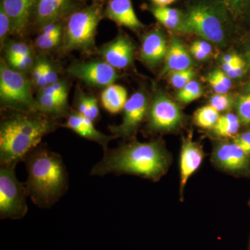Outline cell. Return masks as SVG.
Returning <instances> with one entry per match:
<instances>
[{
  "label": "cell",
  "instance_id": "cell-1",
  "mask_svg": "<svg viewBox=\"0 0 250 250\" xmlns=\"http://www.w3.org/2000/svg\"><path fill=\"white\" fill-rule=\"evenodd\" d=\"M170 164V154L161 141H133L115 149H104L103 158L92 167L90 174H130L157 182L165 175Z\"/></svg>",
  "mask_w": 250,
  "mask_h": 250
},
{
  "label": "cell",
  "instance_id": "cell-2",
  "mask_svg": "<svg viewBox=\"0 0 250 250\" xmlns=\"http://www.w3.org/2000/svg\"><path fill=\"white\" fill-rule=\"evenodd\" d=\"M28 195L41 208H49L68 190L69 174L60 154L40 144L24 159Z\"/></svg>",
  "mask_w": 250,
  "mask_h": 250
},
{
  "label": "cell",
  "instance_id": "cell-3",
  "mask_svg": "<svg viewBox=\"0 0 250 250\" xmlns=\"http://www.w3.org/2000/svg\"><path fill=\"white\" fill-rule=\"evenodd\" d=\"M13 111L0 125V166H17L57 126L54 118L39 112Z\"/></svg>",
  "mask_w": 250,
  "mask_h": 250
},
{
  "label": "cell",
  "instance_id": "cell-4",
  "mask_svg": "<svg viewBox=\"0 0 250 250\" xmlns=\"http://www.w3.org/2000/svg\"><path fill=\"white\" fill-rule=\"evenodd\" d=\"M182 32L223 46L236 22L218 0H190L187 4Z\"/></svg>",
  "mask_w": 250,
  "mask_h": 250
},
{
  "label": "cell",
  "instance_id": "cell-5",
  "mask_svg": "<svg viewBox=\"0 0 250 250\" xmlns=\"http://www.w3.org/2000/svg\"><path fill=\"white\" fill-rule=\"evenodd\" d=\"M103 17V6L96 2L70 14L65 25L64 49H91L95 45L97 29Z\"/></svg>",
  "mask_w": 250,
  "mask_h": 250
},
{
  "label": "cell",
  "instance_id": "cell-6",
  "mask_svg": "<svg viewBox=\"0 0 250 250\" xmlns=\"http://www.w3.org/2000/svg\"><path fill=\"white\" fill-rule=\"evenodd\" d=\"M0 99L3 107L12 111L39 112L29 80L4 61L0 67Z\"/></svg>",
  "mask_w": 250,
  "mask_h": 250
},
{
  "label": "cell",
  "instance_id": "cell-7",
  "mask_svg": "<svg viewBox=\"0 0 250 250\" xmlns=\"http://www.w3.org/2000/svg\"><path fill=\"white\" fill-rule=\"evenodd\" d=\"M16 166H0V218L21 220L27 215L28 192L16 174Z\"/></svg>",
  "mask_w": 250,
  "mask_h": 250
},
{
  "label": "cell",
  "instance_id": "cell-8",
  "mask_svg": "<svg viewBox=\"0 0 250 250\" xmlns=\"http://www.w3.org/2000/svg\"><path fill=\"white\" fill-rule=\"evenodd\" d=\"M147 129L152 132H168L182 125L184 115L175 102L166 94L156 93L149 105Z\"/></svg>",
  "mask_w": 250,
  "mask_h": 250
},
{
  "label": "cell",
  "instance_id": "cell-9",
  "mask_svg": "<svg viewBox=\"0 0 250 250\" xmlns=\"http://www.w3.org/2000/svg\"><path fill=\"white\" fill-rule=\"evenodd\" d=\"M149 98L143 90L133 94L128 99L123 108V121L116 126H110L108 129L116 138L131 139L134 137L139 126L142 124L149 111Z\"/></svg>",
  "mask_w": 250,
  "mask_h": 250
},
{
  "label": "cell",
  "instance_id": "cell-10",
  "mask_svg": "<svg viewBox=\"0 0 250 250\" xmlns=\"http://www.w3.org/2000/svg\"><path fill=\"white\" fill-rule=\"evenodd\" d=\"M68 72L87 84L95 86L107 87L120 78L116 69L106 62H76L69 67Z\"/></svg>",
  "mask_w": 250,
  "mask_h": 250
},
{
  "label": "cell",
  "instance_id": "cell-11",
  "mask_svg": "<svg viewBox=\"0 0 250 250\" xmlns=\"http://www.w3.org/2000/svg\"><path fill=\"white\" fill-rule=\"evenodd\" d=\"M213 160L221 170L231 173L246 172L249 170V157L234 143L220 142L215 146Z\"/></svg>",
  "mask_w": 250,
  "mask_h": 250
},
{
  "label": "cell",
  "instance_id": "cell-12",
  "mask_svg": "<svg viewBox=\"0 0 250 250\" xmlns=\"http://www.w3.org/2000/svg\"><path fill=\"white\" fill-rule=\"evenodd\" d=\"M135 47L125 34H119L114 40L103 46L100 54L105 62L116 69L129 67L134 59Z\"/></svg>",
  "mask_w": 250,
  "mask_h": 250
},
{
  "label": "cell",
  "instance_id": "cell-13",
  "mask_svg": "<svg viewBox=\"0 0 250 250\" xmlns=\"http://www.w3.org/2000/svg\"><path fill=\"white\" fill-rule=\"evenodd\" d=\"M167 45L162 29L155 28L143 36L140 57L148 66L155 68L165 60Z\"/></svg>",
  "mask_w": 250,
  "mask_h": 250
},
{
  "label": "cell",
  "instance_id": "cell-14",
  "mask_svg": "<svg viewBox=\"0 0 250 250\" xmlns=\"http://www.w3.org/2000/svg\"><path fill=\"white\" fill-rule=\"evenodd\" d=\"M204 157L205 153L201 146L188 138L183 140L179 160L181 196L183 195L188 181L201 166Z\"/></svg>",
  "mask_w": 250,
  "mask_h": 250
},
{
  "label": "cell",
  "instance_id": "cell-15",
  "mask_svg": "<svg viewBox=\"0 0 250 250\" xmlns=\"http://www.w3.org/2000/svg\"><path fill=\"white\" fill-rule=\"evenodd\" d=\"M75 6L74 0H36L33 18L36 25L42 27L58 22Z\"/></svg>",
  "mask_w": 250,
  "mask_h": 250
},
{
  "label": "cell",
  "instance_id": "cell-16",
  "mask_svg": "<svg viewBox=\"0 0 250 250\" xmlns=\"http://www.w3.org/2000/svg\"><path fill=\"white\" fill-rule=\"evenodd\" d=\"M105 16L118 25L131 30H141L145 27L135 12L131 0H108Z\"/></svg>",
  "mask_w": 250,
  "mask_h": 250
},
{
  "label": "cell",
  "instance_id": "cell-17",
  "mask_svg": "<svg viewBox=\"0 0 250 250\" xmlns=\"http://www.w3.org/2000/svg\"><path fill=\"white\" fill-rule=\"evenodd\" d=\"M36 0H1V4L11 20L12 31L18 35L25 31L33 17Z\"/></svg>",
  "mask_w": 250,
  "mask_h": 250
},
{
  "label": "cell",
  "instance_id": "cell-18",
  "mask_svg": "<svg viewBox=\"0 0 250 250\" xmlns=\"http://www.w3.org/2000/svg\"><path fill=\"white\" fill-rule=\"evenodd\" d=\"M62 126L71 129L85 139L98 143L103 147L104 150L107 149L108 143L111 140L116 139L113 135L108 136L100 132L95 127L93 121L82 116L77 111L70 113L67 116L66 122Z\"/></svg>",
  "mask_w": 250,
  "mask_h": 250
},
{
  "label": "cell",
  "instance_id": "cell-19",
  "mask_svg": "<svg viewBox=\"0 0 250 250\" xmlns=\"http://www.w3.org/2000/svg\"><path fill=\"white\" fill-rule=\"evenodd\" d=\"M195 65L194 59L177 36L171 38L165 59V65L161 76L169 72L191 68Z\"/></svg>",
  "mask_w": 250,
  "mask_h": 250
},
{
  "label": "cell",
  "instance_id": "cell-20",
  "mask_svg": "<svg viewBox=\"0 0 250 250\" xmlns=\"http://www.w3.org/2000/svg\"><path fill=\"white\" fill-rule=\"evenodd\" d=\"M156 21L169 30L182 32L185 14L184 11L170 6H153L149 9Z\"/></svg>",
  "mask_w": 250,
  "mask_h": 250
},
{
  "label": "cell",
  "instance_id": "cell-21",
  "mask_svg": "<svg viewBox=\"0 0 250 250\" xmlns=\"http://www.w3.org/2000/svg\"><path fill=\"white\" fill-rule=\"evenodd\" d=\"M127 100L126 88L114 83L106 87L101 95L103 107L112 114H116L123 111Z\"/></svg>",
  "mask_w": 250,
  "mask_h": 250
},
{
  "label": "cell",
  "instance_id": "cell-22",
  "mask_svg": "<svg viewBox=\"0 0 250 250\" xmlns=\"http://www.w3.org/2000/svg\"><path fill=\"white\" fill-rule=\"evenodd\" d=\"M241 121L237 115L232 113L220 116L216 124L213 127V133L219 137H234L238 132Z\"/></svg>",
  "mask_w": 250,
  "mask_h": 250
},
{
  "label": "cell",
  "instance_id": "cell-23",
  "mask_svg": "<svg viewBox=\"0 0 250 250\" xmlns=\"http://www.w3.org/2000/svg\"><path fill=\"white\" fill-rule=\"evenodd\" d=\"M220 116V113L213 106L208 104L202 106L195 111L194 114V123L199 127L213 129Z\"/></svg>",
  "mask_w": 250,
  "mask_h": 250
},
{
  "label": "cell",
  "instance_id": "cell-24",
  "mask_svg": "<svg viewBox=\"0 0 250 250\" xmlns=\"http://www.w3.org/2000/svg\"><path fill=\"white\" fill-rule=\"evenodd\" d=\"M203 94V90L200 83L195 80H192L188 84L179 90L176 98L180 103L189 104L200 98Z\"/></svg>",
  "mask_w": 250,
  "mask_h": 250
},
{
  "label": "cell",
  "instance_id": "cell-25",
  "mask_svg": "<svg viewBox=\"0 0 250 250\" xmlns=\"http://www.w3.org/2000/svg\"><path fill=\"white\" fill-rule=\"evenodd\" d=\"M166 75L169 83L174 88L180 90L189 82L194 80V78L196 76V72L191 67L186 70L170 72Z\"/></svg>",
  "mask_w": 250,
  "mask_h": 250
},
{
  "label": "cell",
  "instance_id": "cell-26",
  "mask_svg": "<svg viewBox=\"0 0 250 250\" xmlns=\"http://www.w3.org/2000/svg\"><path fill=\"white\" fill-rule=\"evenodd\" d=\"M237 23L244 21L249 0H218Z\"/></svg>",
  "mask_w": 250,
  "mask_h": 250
},
{
  "label": "cell",
  "instance_id": "cell-27",
  "mask_svg": "<svg viewBox=\"0 0 250 250\" xmlns=\"http://www.w3.org/2000/svg\"><path fill=\"white\" fill-rule=\"evenodd\" d=\"M236 108L237 116L241 123L244 125H250V95H241L236 100Z\"/></svg>",
  "mask_w": 250,
  "mask_h": 250
},
{
  "label": "cell",
  "instance_id": "cell-28",
  "mask_svg": "<svg viewBox=\"0 0 250 250\" xmlns=\"http://www.w3.org/2000/svg\"><path fill=\"white\" fill-rule=\"evenodd\" d=\"M209 105L220 113L229 110L232 106L233 100L228 93H215L210 97Z\"/></svg>",
  "mask_w": 250,
  "mask_h": 250
},
{
  "label": "cell",
  "instance_id": "cell-29",
  "mask_svg": "<svg viewBox=\"0 0 250 250\" xmlns=\"http://www.w3.org/2000/svg\"><path fill=\"white\" fill-rule=\"evenodd\" d=\"M29 53H31L30 47L24 42H12L6 49V58L9 62Z\"/></svg>",
  "mask_w": 250,
  "mask_h": 250
},
{
  "label": "cell",
  "instance_id": "cell-30",
  "mask_svg": "<svg viewBox=\"0 0 250 250\" xmlns=\"http://www.w3.org/2000/svg\"><path fill=\"white\" fill-rule=\"evenodd\" d=\"M39 93L50 95L54 98L67 100V85L63 82L59 81L52 84L47 85L45 88H41Z\"/></svg>",
  "mask_w": 250,
  "mask_h": 250
},
{
  "label": "cell",
  "instance_id": "cell-31",
  "mask_svg": "<svg viewBox=\"0 0 250 250\" xmlns=\"http://www.w3.org/2000/svg\"><path fill=\"white\" fill-rule=\"evenodd\" d=\"M62 34L48 36L40 34L36 40V44L42 50H49L57 47L60 43Z\"/></svg>",
  "mask_w": 250,
  "mask_h": 250
},
{
  "label": "cell",
  "instance_id": "cell-32",
  "mask_svg": "<svg viewBox=\"0 0 250 250\" xmlns=\"http://www.w3.org/2000/svg\"><path fill=\"white\" fill-rule=\"evenodd\" d=\"M32 80L34 84L40 88H45L47 83L44 73L43 59H40L34 65L32 71Z\"/></svg>",
  "mask_w": 250,
  "mask_h": 250
},
{
  "label": "cell",
  "instance_id": "cell-33",
  "mask_svg": "<svg viewBox=\"0 0 250 250\" xmlns=\"http://www.w3.org/2000/svg\"><path fill=\"white\" fill-rule=\"evenodd\" d=\"M12 25L9 16L6 14L3 6L0 4V40L1 45L4 44L8 34L11 33Z\"/></svg>",
  "mask_w": 250,
  "mask_h": 250
},
{
  "label": "cell",
  "instance_id": "cell-34",
  "mask_svg": "<svg viewBox=\"0 0 250 250\" xmlns=\"http://www.w3.org/2000/svg\"><path fill=\"white\" fill-rule=\"evenodd\" d=\"M12 68L18 72L26 71L33 65L32 53L26 54L9 62Z\"/></svg>",
  "mask_w": 250,
  "mask_h": 250
},
{
  "label": "cell",
  "instance_id": "cell-35",
  "mask_svg": "<svg viewBox=\"0 0 250 250\" xmlns=\"http://www.w3.org/2000/svg\"><path fill=\"white\" fill-rule=\"evenodd\" d=\"M233 142L241 147L248 157H250V131L237 134L233 137Z\"/></svg>",
  "mask_w": 250,
  "mask_h": 250
},
{
  "label": "cell",
  "instance_id": "cell-36",
  "mask_svg": "<svg viewBox=\"0 0 250 250\" xmlns=\"http://www.w3.org/2000/svg\"><path fill=\"white\" fill-rule=\"evenodd\" d=\"M44 73H45L47 85L52 84L59 82L58 75L56 72L55 69L52 66L50 62L43 59Z\"/></svg>",
  "mask_w": 250,
  "mask_h": 250
},
{
  "label": "cell",
  "instance_id": "cell-37",
  "mask_svg": "<svg viewBox=\"0 0 250 250\" xmlns=\"http://www.w3.org/2000/svg\"><path fill=\"white\" fill-rule=\"evenodd\" d=\"M215 80L218 81L224 86L226 87L228 89H231L232 87V81L227 75L225 72L220 69H215L209 73Z\"/></svg>",
  "mask_w": 250,
  "mask_h": 250
},
{
  "label": "cell",
  "instance_id": "cell-38",
  "mask_svg": "<svg viewBox=\"0 0 250 250\" xmlns=\"http://www.w3.org/2000/svg\"><path fill=\"white\" fill-rule=\"evenodd\" d=\"M90 110V120L93 122L98 121L100 118V108L98 100L93 96H87Z\"/></svg>",
  "mask_w": 250,
  "mask_h": 250
},
{
  "label": "cell",
  "instance_id": "cell-39",
  "mask_svg": "<svg viewBox=\"0 0 250 250\" xmlns=\"http://www.w3.org/2000/svg\"><path fill=\"white\" fill-rule=\"evenodd\" d=\"M206 80L209 83L212 89L215 92V93L218 94H227L228 93L229 89L226 87L224 86L222 83H220L218 80H215L214 77L208 74L206 77Z\"/></svg>",
  "mask_w": 250,
  "mask_h": 250
},
{
  "label": "cell",
  "instance_id": "cell-40",
  "mask_svg": "<svg viewBox=\"0 0 250 250\" xmlns=\"http://www.w3.org/2000/svg\"><path fill=\"white\" fill-rule=\"evenodd\" d=\"M76 111L82 116L90 119L89 105H88L87 96L83 95V96L80 97V98L79 99L78 103L77 104Z\"/></svg>",
  "mask_w": 250,
  "mask_h": 250
},
{
  "label": "cell",
  "instance_id": "cell-41",
  "mask_svg": "<svg viewBox=\"0 0 250 250\" xmlns=\"http://www.w3.org/2000/svg\"><path fill=\"white\" fill-rule=\"evenodd\" d=\"M246 72V62H243V63L236 64L231 70L226 72V74L231 80H234V79L240 78V77L244 75Z\"/></svg>",
  "mask_w": 250,
  "mask_h": 250
},
{
  "label": "cell",
  "instance_id": "cell-42",
  "mask_svg": "<svg viewBox=\"0 0 250 250\" xmlns=\"http://www.w3.org/2000/svg\"><path fill=\"white\" fill-rule=\"evenodd\" d=\"M222 62L233 64H241L245 62L244 60L240 56L233 53L225 54L222 59Z\"/></svg>",
  "mask_w": 250,
  "mask_h": 250
},
{
  "label": "cell",
  "instance_id": "cell-43",
  "mask_svg": "<svg viewBox=\"0 0 250 250\" xmlns=\"http://www.w3.org/2000/svg\"><path fill=\"white\" fill-rule=\"evenodd\" d=\"M154 6H169L170 5L173 4L177 0H151Z\"/></svg>",
  "mask_w": 250,
  "mask_h": 250
},
{
  "label": "cell",
  "instance_id": "cell-44",
  "mask_svg": "<svg viewBox=\"0 0 250 250\" xmlns=\"http://www.w3.org/2000/svg\"><path fill=\"white\" fill-rule=\"evenodd\" d=\"M249 20L250 21V0L248 1V6H247L246 15H245L244 21Z\"/></svg>",
  "mask_w": 250,
  "mask_h": 250
},
{
  "label": "cell",
  "instance_id": "cell-45",
  "mask_svg": "<svg viewBox=\"0 0 250 250\" xmlns=\"http://www.w3.org/2000/svg\"><path fill=\"white\" fill-rule=\"evenodd\" d=\"M246 91L247 93L246 94H248V95H250V81L249 82H248V84H247V85H246Z\"/></svg>",
  "mask_w": 250,
  "mask_h": 250
},
{
  "label": "cell",
  "instance_id": "cell-46",
  "mask_svg": "<svg viewBox=\"0 0 250 250\" xmlns=\"http://www.w3.org/2000/svg\"><path fill=\"white\" fill-rule=\"evenodd\" d=\"M93 1L96 3H100L103 2V1H104V0H93Z\"/></svg>",
  "mask_w": 250,
  "mask_h": 250
},
{
  "label": "cell",
  "instance_id": "cell-47",
  "mask_svg": "<svg viewBox=\"0 0 250 250\" xmlns=\"http://www.w3.org/2000/svg\"><path fill=\"white\" fill-rule=\"evenodd\" d=\"M248 59H249L250 62V48L249 49V50H248Z\"/></svg>",
  "mask_w": 250,
  "mask_h": 250
}]
</instances>
